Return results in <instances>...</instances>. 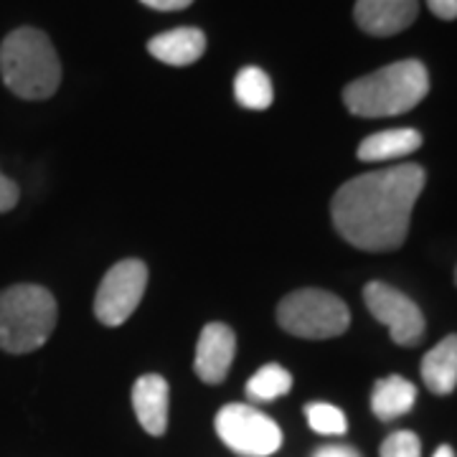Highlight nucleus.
I'll use <instances>...</instances> for the list:
<instances>
[{
  "label": "nucleus",
  "instance_id": "obj_16",
  "mask_svg": "<svg viewBox=\"0 0 457 457\" xmlns=\"http://www.w3.org/2000/svg\"><path fill=\"white\" fill-rule=\"evenodd\" d=\"M234 97L246 110H267L275 99L272 82L260 66H245L234 79Z\"/></svg>",
  "mask_w": 457,
  "mask_h": 457
},
{
  "label": "nucleus",
  "instance_id": "obj_19",
  "mask_svg": "<svg viewBox=\"0 0 457 457\" xmlns=\"http://www.w3.org/2000/svg\"><path fill=\"white\" fill-rule=\"evenodd\" d=\"M381 457H422V442L414 432H394L381 445Z\"/></svg>",
  "mask_w": 457,
  "mask_h": 457
},
{
  "label": "nucleus",
  "instance_id": "obj_3",
  "mask_svg": "<svg viewBox=\"0 0 457 457\" xmlns=\"http://www.w3.org/2000/svg\"><path fill=\"white\" fill-rule=\"evenodd\" d=\"M0 74L18 97L46 99L62 84V62L46 33L16 29L0 46Z\"/></svg>",
  "mask_w": 457,
  "mask_h": 457
},
{
  "label": "nucleus",
  "instance_id": "obj_22",
  "mask_svg": "<svg viewBox=\"0 0 457 457\" xmlns=\"http://www.w3.org/2000/svg\"><path fill=\"white\" fill-rule=\"evenodd\" d=\"M140 3H145L147 8H155V11H183L194 0H140Z\"/></svg>",
  "mask_w": 457,
  "mask_h": 457
},
{
  "label": "nucleus",
  "instance_id": "obj_4",
  "mask_svg": "<svg viewBox=\"0 0 457 457\" xmlns=\"http://www.w3.org/2000/svg\"><path fill=\"white\" fill-rule=\"evenodd\" d=\"M56 300L41 285H13L0 293V348L31 353L56 328Z\"/></svg>",
  "mask_w": 457,
  "mask_h": 457
},
{
  "label": "nucleus",
  "instance_id": "obj_10",
  "mask_svg": "<svg viewBox=\"0 0 457 457\" xmlns=\"http://www.w3.org/2000/svg\"><path fill=\"white\" fill-rule=\"evenodd\" d=\"M420 13V0H356L353 16L361 31L371 36H394L409 29Z\"/></svg>",
  "mask_w": 457,
  "mask_h": 457
},
{
  "label": "nucleus",
  "instance_id": "obj_2",
  "mask_svg": "<svg viewBox=\"0 0 457 457\" xmlns=\"http://www.w3.org/2000/svg\"><path fill=\"white\" fill-rule=\"evenodd\" d=\"M429 92V74L422 62L404 59L361 77L343 89V102L356 117H394L414 110Z\"/></svg>",
  "mask_w": 457,
  "mask_h": 457
},
{
  "label": "nucleus",
  "instance_id": "obj_11",
  "mask_svg": "<svg viewBox=\"0 0 457 457\" xmlns=\"http://www.w3.org/2000/svg\"><path fill=\"white\" fill-rule=\"evenodd\" d=\"M168 402L170 389L161 374L140 376L132 386V407L137 414V422L147 435L161 437L168 427Z\"/></svg>",
  "mask_w": 457,
  "mask_h": 457
},
{
  "label": "nucleus",
  "instance_id": "obj_21",
  "mask_svg": "<svg viewBox=\"0 0 457 457\" xmlns=\"http://www.w3.org/2000/svg\"><path fill=\"white\" fill-rule=\"evenodd\" d=\"M427 5L442 21H455L457 18V0H427Z\"/></svg>",
  "mask_w": 457,
  "mask_h": 457
},
{
  "label": "nucleus",
  "instance_id": "obj_6",
  "mask_svg": "<svg viewBox=\"0 0 457 457\" xmlns=\"http://www.w3.org/2000/svg\"><path fill=\"white\" fill-rule=\"evenodd\" d=\"M216 432L228 450L242 457L275 455L282 445L278 422L249 404H227L219 409Z\"/></svg>",
  "mask_w": 457,
  "mask_h": 457
},
{
  "label": "nucleus",
  "instance_id": "obj_1",
  "mask_svg": "<svg viewBox=\"0 0 457 457\" xmlns=\"http://www.w3.org/2000/svg\"><path fill=\"white\" fill-rule=\"evenodd\" d=\"M425 188L422 165H392L345 180L330 213L343 239L363 252H392L404 245L414 204Z\"/></svg>",
  "mask_w": 457,
  "mask_h": 457
},
{
  "label": "nucleus",
  "instance_id": "obj_7",
  "mask_svg": "<svg viewBox=\"0 0 457 457\" xmlns=\"http://www.w3.org/2000/svg\"><path fill=\"white\" fill-rule=\"evenodd\" d=\"M147 287V267L140 260H122L99 282L95 315L104 326H122L140 305Z\"/></svg>",
  "mask_w": 457,
  "mask_h": 457
},
{
  "label": "nucleus",
  "instance_id": "obj_25",
  "mask_svg": "<svg viewBox=\"0 0 457 457\" xmlns=\"http://www.w3.org/2000/svg\"><path fill=\"white\" fill-rule=\"evenodd\" d=\"M455 282H457V270H455Z\"/></svg>",
  "mask_w": 457,
  "mask_h": 457
},
{
  "label": "nucleus",
  "instance_id": "obj_9",
  "mask_svg": "<svg viewBox=\"0 0 457 457\" xmlns=\"http://www.w3.org/2000/svg\"><path fill=\"white\" fill-rule=\"evenodd\" d=\"M234 351H237V338L231 328L224 323L204 326L196 345V361H194L198 378L206 384H221L231 369Z\"/></svg>",
  "mask_w": 457,
  "mask_h": 457
},
{
  "label": "nucleus",
  "instance_id": "obj_20",
  "mask_svg": "<svg viewBox=\"0 0 457 457\" xmlns=\"http://www.w3.org/2000/svg\"><path fill=\"white\" fill-rule=\"evenodd\" d=\"M18 196H21V191H18L16 180H11L8 176L0 173V213L11 212L18 204Z\"/></svg>",
  "mask_w": 457,
  "mask_h": 457
},
{
  "label": "nucleus",
  "instance_id": "obj_13",
  "mask_svg": "<svg viewBox=\"0 0 457 457\" xmlns=\"http://www.w3.org/2000/svg\"><path fill=\"white\" fill-rule=\"evenodd\" d=\"M422 145V135L411 128H399V130H384L369 135L359 145V161L363 163H386L411 155Z\"/></svg>",
  "mask_w": 457,
  "mask_h": 457
},
{
  "label": "nucleus",
  "instance_id": "obj_23",
  "mask_svg": "<svg viewBox=\"0 0 457 457\" xmlns=\"http://www.w3.org/2000/svg\"><path fill=\"white\" fill-rule=\"evenodd\" d=\"M312 457H361L359 450L345 447V445H330V447H320Z\"/></svg>",
  "mask_w": 457,
  "mask_h": 457
},
{
  "label": "nucleus",
  "instance_id": "obj_5",
  "mask_svg": "<svg viewBox=\"0 0 457 457\" xmlns=\"http://www.w3.org/2000/svg\"><path fill=\"white\" fill-rule=\"evenodd\" d=\"M278 323L290 336L323 341L345 333L351 323V312L341 297H336L333 293L305 287V290H295L279 303Z\"/></svg>",
  "mask_w": 457,
  "mask_h": 457
},
{
  "label": "nucleus",
  "instance_id": "obj_12",
  "mask_svg": "<svg viewBox=\"0 0 457 457\" xmlns=\"http://www.w3.org/2000/svg\"><path fill=\"white\" fill-rule=\"evenodd\" d=\"M147 51L170 66H188L198 62L206 51V36L201 29H173V31H165L161 36H155Z\"/></svg>",
  "mask_w": 457,
  "mask_h": 457
},
{
  "label": "nucleus",
  "instance_id": "obj_24",
  "mask_svg": "<svg viewBox=\"0 0 457 457\" xmlns=\"http://www.w3.org/2000/svg\"><path fill=\"white\" fill-rule=\"evenodd\" d=\"M432 457H455V450H453L450 445H442V447H437V453Z\"/></svg>",
  "mask_w": 457,
  "mask_h": 457
},
{
  "label": "nucleus",
  "instance_id": "obj_17",
  "mask_svg": "<svg viewBox=\"0 0 457 457\" xmlns=\"http://www.w3.org/2000/svg\"><path fill=\"white\" fill-rule=\"evenodd\" d=\"M293 389V376L279 363H267L246 381V394L254 402H272Z\"/></svg>",
  "mask_w": 457,
  "mask_h": 457
},
{
  "label": "nucleus",
  "instance_id": "obj_15",
  "mask_svg": "<svg viewBox=\"0 0 457 457\" xmlns=\"http://www.w3.org/2000/svg\"><path fill=\"white\" fill-rule=\"evenodd\" d=\"M417 402V389L404 376H386L376 381L371 394V409L381 422H392L396 417L407 414Z\"/></svg>",
  "mask_w": 457,
  "mask_h": 457
},
{
  "label": "nucleus",
  "instance_id": "obj_8",
  "mask_svg": "<svg viewBox=\"0 0 457 457\" xmlns=\"http://www.w3.org/2000/svg\"><path fill=\"white\" fill-rule=\"evenodd\" d=\"M366 308L378 323L389 328V336L399 345H414L425 336V315L414 300L386 282H369L363 287Z\"/></svg>",
  "mask_w": 457,
  "mask_h": 457
},
{
  "label": "nucleus",
  "instance_id": "obj_14",
  "mask_svg": "<svg viewBox=\"0 0 457 457\" xmlns=\"http://www.w3.org/2000/svg\"><path fill=\"white\" fill-rule=\"evenodd\" d=\"M422 378L432 394H453L457 386V336L442 338L425 359Z\"/></svg>",
  "mask_w": 457,
  "mask_h": 457
},
{
  "label": "nucleus",
  "instance_id": "obj_18",
  "mask_svg": "<svg viewBox=\"0 0 457 457\" xmlns=\"http://www.w3.org/2000/svg\"><path fill=\"white\" fill-rule=\"evenodd\" d=\"M305 420L318 435H343L348 429L345 414L341 409L326 404V402H312L305 407Z\"/></svg>",
  "mask_w": 457,
  "mask_h": 457
}]
</instances>
